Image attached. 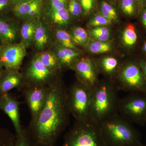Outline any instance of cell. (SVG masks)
Here are the masks:
<instances>
[{
    "label": "cell",
    "instance_id": "obj_1",
    "mask_svg": "<svg viewBox=\"0 0 146 146\" xmlns=\"http://www.w3.org/2000/svg\"><path fill=\"white\" fill-rule=\"evenodd\" d=\"M70 115L67 89L58 77L49 86L44 106L28 132L36 146H55L68 125Z\"/></svg>",
    "mask_w": 146,
    "mask_h": 146
},
{
    "label": "cell",
    "instance_id": "obj_2",
    "mask_svg": "<svg viewBox=\"0 0 146 146\" xmlns=\"http://www.w3.org/2000/svg\"><path fill=\"white\" fill-rule=\"evenodd\" d=\"M92 91L91 119L100 123L119 114V91L114 81L108 79L99 81Z\"/></svg>",
    "mask_w": 146,
    "mask_h": 146
},
{
    "label": "cell",
    "instance_id": "obj_3",
    "mask_svg": "<svg viewBox=\"0 0 146 146\" xmlns=\"http://www.w3.org/2000/svg\"><path fill=\"white\" fill-rule=\"evenodd\" d=\"M99 124L108 146H141L143 144L139 131L119 114Z\"/></svg>",
    "mask_w": 146,
    "mask_h": 146
},
{
    "label": "cell",
    "instance_id": "obj_4",
    "mask_svg": "<svg viewBox=\"0 0 146 146\" xmlns=\"http://www.w3.org/2000/svg\"><path fill=\"white\" fill-rule=\"evenodd\" d=\"M62 146H108L99 124L91 119L76 121L66 134Z\"/></svg>",
    "mask_w": 146,
    "mask_h": 146
},
{
    "label": "cell",
    "instance_id": "obj_5",
    "mask_svg": "<svg viewBox=\"0 0 146 146\" xmlns=\"http://www.w3.org/2000/svg\"><path fill=\"white\" fill-rule=\"evenodd\" d=\"M92 89L78 81L67 89L69 110L76 121L90 119Z\"/></svg>",
    "mask_w": 146,
    "mask_h": 146
},
{
    "label": "cell",
    "instance_id": "obj_6",
    "mask_svg": "<svg viewBox=\"0 0 146 146\" xmlns=\"http://www.w3.org/2000/svg\"><path fill=\"white\" fill-rule=\"evenodd\" d=\"M114 82L119 91L146 93V80L139 60H130L122 64Z\"/></svg>",
    "mask_w": 146,
    "mask_h": 146
},
{
    "label": "cell",
    "instance_id": "obj_7",
    "mask_svg": "<svg viewBox=\"0 0 146 146\" xmlns=\"http://www.w3.org/2000/svg\"><path fill=\"white\" fill-rule=\"evenodd\" d=\"M118 113L132 124L144 126L146 124V93L129 92L120 98Z\"/></svg>",
    "mask_w": 146,
    "mask_h": 146
},
{
    "label": "cell",
    "instance_id": "obj_8",
    "mask_svg": "<svg viewBox=\"0 0 146 146\" xmlns=\"http://www.w3.org/2000/svg\"><path fill=\"white\" fill-rule=\"evenodd\" d=\"M25 86H49L58 77L55 74L47 68L35 55L31 61L23 74Z\"/></svg>",
    "mask_w": 146,
    "mask_h": 146
},
{
    "label": "cell",
    "instance_id": "obj_9",
    "mask_svg": "<svg viewBox=\"0 0 146 146\" xmlns=\"http://www.w3.org/2000/svg\"><path fill=\"white\" fill-rule=\"evenodd\" d=\"M27 54V48L21 42L0 44V63L5 70H20Z\"/></svg>",
    "mask_w": 146,
    "mask_h": 146
},
{
    "label": "cell",
    "instance_id": "obj_10",
    "mask_svg": "<svg viewBox=\"0 0 146 146\" xmlns=\"http://www.w3.org/2000/svg\"><path fill=\"white\" fill-rule=\"evenodd\" d=\"M71 69L74 71L80 82L93 89L98 83L99 72L96 62L89 58H80L72 65Z\"/></svg>",
    "mask_w": 146,
    "mask_h": 146
},
{
    "label": "cell",
    "instance_id": "obj_11",
    "mask_svg": "<svg viewBox=\"0 0 146 146\" xmlns=\"http://www.w3.org/2000/svg\"><path fill=\"white\" fill-rule=\"evenodd\" d=\"M49 86H25L23 94L29 109L31 120L36 119L44 106Z\"/></svg>",
    "mask_w": 146,
    "mask_h": 146
},
{
    "label": "cell",
    "instance_id": "obj_12",
    "mask_svg": "<svg viewBox=\"0 0 146 146\" xmlns=\"http://www.w3.org/2000/svg\"><path fill=\"white\" fill-rule=\"evenodd\" d=\"M20 102L9 93L0 96V109L7 115L13 124L16 135L20 134L23 129L21 125Z\"/></svg>",
    "mask_w": 146,
    "mask_h": 146
},
{
    "label": "cell",
    "instance_id": "obj_13",
    "mask_svg": "<svg viewBox=\"0 0 146 146\" xmlns=\"http://www.w3.org/2000/svg\"><path fill=\"white\" fill-rule=\"evenodd\" d=\"M7 15L0 16V44L17 43L20 38V23Z\"/></svg>",
    "mask_w": 146,
    "mask_h": 146
},
{
    "label": "cell",
    "instance_id": "obj_14",
    "mask_svg": "<svg viewBox=\"0 0 146 146\" xmlns=\"http://www.w3.org/2000/svg\"><path fill=\"white\" fill-rule=\"evenodd\" d=\"M44 0H31L13 5L12 12L17 20L23 21L40 16Z\"/></svg>",
    "mask_w": 146,
    "mask_h": 146
},
{
    "label": "cell",
    "instance_id": "obj_15",
    "mask_svg": "<svg viewBox=\"0 0 146 146\" xmlns=\"http://www.w3.org/2000/svg\"><path fill=\"white\" fill-rule=\"evenodd\" d=\"M25 86V80L19 71L4 69L0 79V96L7 94L11 90H21Z\"/></svg>",
    "mask_w": 146,
    "mask_h": 146
},
{
    "label": "cell",
    "instance_id": "obj_16",
    "mask_svg": "<svg viewBox=\"0 0 146 146\" xmlns=\"http://www.w3.org/2000/svg\"><path fill=\"white\" fill-rule=\"evenodd\" d=\"M52 45V50L57 56L61 70L64 68L71 69L74 63L81 56V51L78 49L61 46L56 42Z\"/></svg>",
    "mask_w": 146,
    "mask_h": 146
},
{
    "label": "cell",
    "instance_id": "obj_17",
    "mask_svg": "<svg viewBox=\"0 0 146 146\" xmlns=\"http://www.w3.org/2000/svg\"><path fill=\"white\" fill-rule=\"evenodd\" d=\"M51 43L52 34L49 26L41 18L35 35L33 42L35 48L38 51H42Z\"/></svg>",
    "mask_w": 146,
    "mask_h": 146
},
{
    "label": "cell",
    "instance_id": "obj_18",
    "mask_svg": "<svg viewBox=\"0 0 146 146\" xmlns=\"http://www.w3.org/2000/svg\"><path fill=\"white\" fill-rule=\"evenodd\" d=\"M99 72L102 73L108 79L114 81L122 65L116 58L111 56H105L96 62Z\"/></svg>",
    "mask_w": 146,
    "mask_h": 146
},
{
    "label": "cell",
    "instance_id": "obj_19",
    "mask_svg": "<svg viewBox=\"0 0 146 146\" xmlns=\"http://www.w3.org/2000/svg\"><path fill=\"white\" fill-rule=\"evenodd\" d=\"M40 18V16H36L29 20L24 21L20 26V42L27 48L33 44L35 35Z\"/></svg>",
    "mask_w": 146,
    "mask_h": 146
},
{
    "label": "cell",
    "instance_id": "obj_20",
    "mask_svg": "<svg viewBox=\"0 0 146 146\" xmlns=\"http://www.w3.org/2000/svg\"><path fill=\"white\" fill-rule=\"evenodd\" d=\"M47 18L48 23L56 27V28L63 29L71 23V16L67 8L57 10L48 9Z\"/></svg>",
    "mask_w": 146,
    "mask_h": 146
},
{
    "label": "cell",
    "instance_id": "obj_21",
    "mask_svg": "<svg viewBox=\"0 0 146 146\" xmlns=\"http://www.w3.org/2000/svg\"><path fill=\"white\" fill-rule=\"evenodd\" d=\"M138 34L137 29L134 24L129 23L124 29L121 36L122 42L125 47L132 50L138 43Z\"/></svg>",
    "mask_w": 146,
    "mask_h": 146
},
{
    "label": "cell",
    "instance_id": "obj_22",
    "mask_svg": "<svg viewBox=\"0 0 146 146\" xmlns=\"http://www.w3.org/2000/svg\"><path fill=\"white\" fill-rule=\"evenodd\" d=\"M36 56L44 65L54 73L58 74L61 72L57 56L52 50L42 51Z\"/></svg>",
    "mask_w": 146,
    "mask_h": 146
},
{
    "label": "cell",
    "instance_id": "obj_23",
    "mask_svg": "<svg viewBox=\"0 0 146 146\" xmlns=\"http://www.w3.org/2000/svg\"><path fill=\"white\" fill-rule=\"evenodd\" d=\"M56 43L61 46L69 48L78 49L72 41L70 33L65 30L64 29H55L54 32Z\"/></svg>",
    "mask_w": 146,
    "mask_h": 146
},
{
    "label": "cell",
    "instance_id": "obj_24",
    "mask_svg": "<svg viewBox=\"0 0 146 146\" xmlns=\"http://www.w3.org/2000/svg\"><path fill=\"white\" fill-rule=\"evenodd\" d=\"M70 33L73 42L76 46H86L89 43V33L81 27H74Z\"/></svg>",
    "mask_w": 146,
    "mask_h": 146
},
{
    "label": "cell",
    "instance_id": "obj_25",
    "mask_svg": "<svg viewBox=\"0 0 146 146\" xmlns=\"http://www.w3.org/2000/svg\"><path fill=\"white\" fill-rule=\"evenodd\" d=\"M88 51L94 54L105 53L111 51L113 48V44L109 41L106 42L94 40L89 42L86 46Z\"/></svg>",
    "mask_w": 146,
    "mask_h": 146
},
{
    "label": "cell",
    "instance_id": "obj_26",
    "mask_svg": "<svg viewBox=\"0 0 146 146\" xmlns=\"http://www.w3.org/2000/svg\"><path fill=\"white\" fill-rule=\"evenodd\" d=\"M121 8L123 13L129 17L138 16L141 9L134 0H122Z\"/></svg>",
    "mask_w": 146,
    "mask_h": 146
},
{
    "label": "cell",
    "instance_id": "obj_27",
    "mask_svg": "<svg viewBox=\"0 0 146 146\" xmlns=\"http://www.w3.org/2000/svg\"><path fill=\"white\" fill-rule=\"evenodd\" d=\"M89 34L94 40L102 42L109 41L111 36V32L107 27L92 28L90 29Z\"/></svg>",
    "mask_w": 146,
    "mask_h": 146
},
{
    "label": "cell",
    "instance_id": "obj_28",
    "mask_svg": "<svg viewBox=\"0 0 146 146\" xmlns=\"http://www.w3.org/2000/svg\"><path fill=\"white\" fill-rule=\"evenodd\" d=\"M15 139L16 135L0 126V146H13Z\"/></svg>",
    "mask_w": 146,
    "mask_h": 146
},
{
    "label": "cell",
    "instance_id": "obj_29",
    "mask_svg": "<svg viewBox=\"0 0 146 146\" xmlns=\"http://www.w3.org/2000/svg\"><path fill=\"white\" fill-rule=\"evenodd\" d=\"M100 15L112 22L117 21L118 19L117 14L115 9L105 1L101 3Z\"/></svg>",
    "mask_w": 146,
    "mask_h": 146
},
{
    "label": "cell",
    "instance_id": "obj_30",
    "mask_svg": "<svg viewBox=\"0 0 146 146\" xmlns=\"http://www.w3.org/2000/svg\"><path fill=\"white\" fill-rule=\"evenodd\" d=\"M13 146H36L32 140L27 129H23L20 134L16 135Z\"/></svg>",
    "mask_w": 146,
    "mask_h": 146
},
{
    "label": "cell",
    "instance_id": "obj_31",
    "mask_svg": "<svg viewBox=\"0 0 146 146\" xmlns=\"http://www.w3.org/2000/svg\"><path fill=\"white\" fill-rule=\"evenodd\" d=\"M112 21L108 20L100 15H97L94 16L89 21V26L92 28L100 27H107L111 25Z\"/></svg>",
    "mask_w": 146,
    "mask_h": 146
},
{
    "label": "cell",
    "instance_id": "obj_32",
    "mask_svg": "<svg viewBox=\"0 0 146 146\" xmlns=\"http://www.w3.org/2000/svg\"><path fill=\"white\" fill-rule=\"evenodd\" d=\"M67 9L71 16L77 18L80 17L83 11L80 3L77 0H70Z\"/></svg>",
    "mask_w": 146,
    "mask_h": 146
},
{
    "label": "cell",
    "instance_id": "obj_33",
    "mask_svg": "<svg viewBox=\"0 0 146 146\" xmlns=\"http://www.w3.org/2000/svg\"><path fill=\"white\" fill-rule=\"evenodd\" d=\"M68 0H49L48 10H57L67 8Z\"/></svg>",
    "mask_w": 146,
    "mask_h": 146
},
{
    "label": "cell",
    "instance_id": "obj_34",
    "mask_svg": "<svg viewBox=\"0 0 146 146\" xmlns=\"http://www.w3.org/2000/svg\"><path fill=\"white\" fill-rule=\"evenodd\" d=\"M13 7L12 0H0V16L11 12Z\"/></svg>",
    "mask_w": 146,
    "mask_h": 146
},
{
    "label": "cell",
    "instance_id": "obj_35",
    "mask_svg": "<svg viewBox=\"0 0 146 146\" xmlns=\"http://www.w3.org/2000/svg\"><path fill=\"white\" fill-rule=\"evenodd\" d=\"M80 3L84 13L86 15L90 13L93 8L94 0H80Z\"/></svg>",
    "mask_w": 146,
    "mask_h": 146
},
{
    "label": "cell",
    "instance_id": "obj_36",
    "mask_svg": "<svg viewBox=\"0 0 146 146\" xmlns=\"http://www.w3.org/2000/svg\"><path fill=\"white\" fill-rule=\"evenodd\" d=\"M138 16L141 25L146 33V6L141 9Z\"/></svg>",
    "mask_w": 146,
    "mask_h": 146
},
{
    "label": "cell",
    "instance_id": "obj_37",
    "mask_svg": "<svg viewBox=\"0 0 146 146\" xmlns=\"http://www.w3.org/2000/svg\"><path fill=\"white\" fill-rule=\"evenodd\" d=\"M139 62L146 80V56L140 59Z\"/></svg>",
    "mask_w": 146,
    "mask_h": 146
},
{
    "label": "cell",
    "instance_id": "obj_38",
    "mask_svg": "<svg viewBox=\"0 0 146 146\" xmlns=\"http://www.w3.org/2000/svg\"><path fill=\"white\" fill-rule=\"evenodd\" d=\"M140 6L141 10L146 6V0H134Z\"/></svg>",
    "mask_w": 146,
    "mask_h": 146
},
{
    "label": "cell",
    "instance_id": "obj_39",
    "mask_svg": "<svg viewBox=\"0 0 146 146\" xmlns=\"http://www.w3.org/2000/svg\"><path fill=\"white\" fill-rule=\"evenodd\" d=\"M12 1L13 2V5H15L21 3L29 1H31V0H12Z\"/></svg>",
    "mask_w": 146,
    "mask_h": 146
},
{
    "label": "cell",
    "instance_id": "obj_40",
    "mask_svg": "<svg viewBox=\"0 0 146 146\" xmlns=\"http://www.w3.org/2000/svg\"><path fill=\"white\" fill-rule=\"evenodd\" d=\"M142 52L145 54V56H146V40L144 41L141 48Z\"/></svg>",
    "mask_w": 146,
    "mask_h": 146
},
{
    "label": "cell",
    "instance_id": "obj_41",
    "mask_svg": "<svg viewBox=\"0 0 146 146\" xmlns=\"http://www.w3.org/2000/svg\"><path fill=\"white\" fill-rule=\"evenodd\" d=\"M4 68L3 67L2 65H1V63H0V79H1V76L2 75L3 72Z\"/></svg>",
    "mask_w": 146,
    "mask_h": 146
},
{
    "label": "cell",
    "instance_id": "obj_42",
    "mask_svg": "<svg viewBox=\"0 0 146 146\" xmlns=\"http://www.w3.org/2000/svg\"><path fill=\"white\" fill-rule=\"evenodd\" d=\"M141 146H146V144H142V145H141Z\"/></svg>",
    "mask_w": 146,
    "mask_h": 146
}]
</instances>
